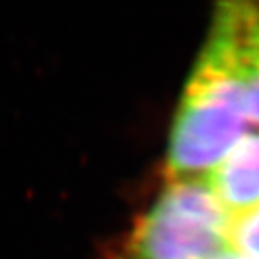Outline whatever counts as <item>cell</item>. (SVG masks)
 <instances>
[{
  "label": "cell",
  "mask_w": 259,
  "mask_h": 259,
  "mask_svg": "<svg viewBox=\"0 0 259 259\" xmlns=\"http://www.w3.org/2000/svg\"><path fill=\"white\" fill-rule=\"evenodd\" d=\"M229 243L243 259H259V205L232 222Z\"/></svg>",
  "instance_id": "5b68a950"
},
{
  "label": "cell",
  "mask_w": 259,
  "mask_h": 259,
  "mask_svg": "<svg viewBox=\"0 0 259 259\" xmlns=\"http://www.w3.org/2000/svg\"><path fill=\"white\" fill-rule=\"evenodd\" d=\"M231 220L203 178L166 180L110 259H216L231 248Z\"/></svg>",
  "instance_id": "7a4b0ae2"
},
{
  "label": "cell",
  "mask_w": 259,
  "mask_h": 259,
  "mask_svg": "<svg viewBox=\"0 0 259 259\" xmlns=\"http://www.w3.org/2000/svg\"><path fill=\"white\" fill-rule=\"evenodd\" d=\"M232 222L259 205V132H247L203 177Z\"/></svg>",
  "instance_id": "3957f363"
},
{
  "label": "cell",
  "mask_w": 259,
  "mask_h": 259,
  "mask_svg": "<svg viewBox=\"0 0 259 259\" xmlns=\"http://www.w3.org/2000/svg\"><path fill=\"white\" fill-rule=\"evenodd\" d=\"M214 15L229 36L245 89L248 119L259 126V4L248 0L220 2Z\"/></svg>",
  "instance_id": "277c9868"
},
{
  "label": "cell",
  "mask_w": 259,
  "mask_h": 259,
  "mask_svg": "<svg viewBox=\"0 0 259 259\" xmlns=\"http://www.w3.org/2000/svg\"><path fill=\"white\" fill-rule=\"evenodd\" d=\"M216 259H243V257H241V255L236 254V252L232 250V248H229V250H225L222 255H218Z\"/></svg>",
  "instance_id": "8992f818"
},
{
  "label": "cell",
  "mask_w": 259,
  "mask_h": 259,
  "mask_svg": "<svg viewBox=\"0 0 259 259\" xmlns=\"http://www.w3.org/2000/svg\"><path fill=\"white\" fill-rule=\"evenodd\" d=\"M248 121L229 36L214 15L175 110L166 180L203 178L247 134Z\"/></svg>",
  "instance_id": "6da1fadb"
}]
</instances>
